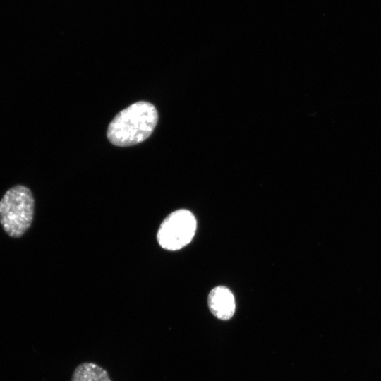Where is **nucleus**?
<instances>
[{"instance_id": "nucleus-2", "label": "nucleus", "mask_w": 381, "mask_h": 381, "mask_svg": "<svg viewBox=\"0 0 381 381\" xmlns=\"http://www.w3.org/2000/svg\"><path fill=\"white\" fill-rule=\"evenodd\" d=\"M35 213V199L25 186L16 185L0 200V224L11 238L21 237L31 226Z\"/></svg>"}, {"instance_id": "nucleus-1", "label": "nucleus", "mask_w": 381, "mask_h": 381, "mask_svg": "<svg viewBox=\"0 0 381 381\" xmlns=\"http://www.w3.org/2000/svg\"><path fill=\"white\" fill-rule=\"evenodd\" d=\"M158 121L155 107L145 101L133 103L119 112L108 126L109 141L119 147H128L145 140Z\"/></svg>"}, {"instance_id": "nucleus-4", "label": "nucleus", "mask_w": 381, "mask_h": 381, "mask_svg": "<svg viewBox=\"0 0 381 381\" xmlns=\"http://www.w3.org/2000/svg\"><path fill=\"white\" fill-rule=\"evenodd\" d=\"M210 312L218 319L227 320L235 313V298L232 292L226 286H219L212 289L207 298Z\"/></svg>"}, {"instance_id": "nucleus-5", "label": "nucleus", "mask_w": 381, "mask_h": 381, "mask_svg": "<svg viewBox=\"0 0 381 381\" xmlns=\"http://www.w3.org/2000/svg\"><path fill=\"white\" fill-rule=\"evenodd\" d=\"M71 381H111L108 372L92 362H84L74 370Z\"/></svg>"}, {"instance_id": "nucleus-3", "label": "nucleus", "mask_w": 381, "mask_h": 381, "mask_svg": "<svg viewBox=\"0 0 381 381\" xmlns=\"http://www.w3.org/2000/svg\"><path fill=\"white\" fill-rule=\"evenodd\" d=\"M197 226L193 214L181 209L169 214L162 222L157 234L159 246L169 250H177L193 239Z\"/></svg>"}]
</instances>
